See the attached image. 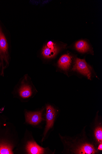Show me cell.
<instances>
[{
	"mask_svg": "<svg viewBox=\"0 0 102 154\" xmlns=\"http://www.w3.org/2000/svg\"><path fill=\"white\" fill-rule=\"evenodd\" d=\"M0 59L2 63L1 75H4V69L9 64V45L7 40L0 25Z\"/></svg>",
	"mask_w": 102,
	"mask_h": 154,
	"instance_id": "1",
	"label": "cell"
},
{
	"mask_svg": "<svg viewBox=\"0 0 102 154\" xmlns=\"http://www.w3.org/2000/svg\"><path fill=\"white\" fill-rule=\"evenodd\" d=\"M73 70L78 71L89 79H91V68L84 60L77 58Z\"/></svg>",
	"mask_w": 102,
	"mask_h": 154,
	"instance_id": "2",
	"label": "cell"
},
{
	"mask_svg": "<svg viewBox=\"0 0 102 154\" xmlns=\"http://www.w3.org/2000/svg\"><path fill=\"white\" fill-rule=\"evenodd\" d=\"M59 49L55 44L52 41L48 42L43 48L42 54L45 58L50 59L54 57L57 53Z\"/></svg>",
	"mask_w": 102,
	"mask_h": 154,
	"instance_id": "3",
	"label": "cell"
},
{
	"mask_svg": "<svg viewBox=\"0 0 102 154\" xmlns=\"http://www.w3.org/2000/svg\"><path fill=\"white\" fill-rule=\"evenodd\" d=\"M56 111L51 106L46 107L47 125L44 134L45 136L49 129L53 126Z\"/></svg>",
	"mask_w": 102,
	"mask_h": 154,
	"instance_id": "4",
	"label": "cell"
},
{
	"mask_svg": "<svg viewBox=\"0 0 102 154\" xmlns=\"http://www.w3.org/2000/svg\"><path fill=\"white\" fill-rule=\"evenodd\" d=\"M42 111L35 112H27L26 114V121L30 124L36 125L42 120Z\"/></svg>",
	"mask_w": 102,
	"mask_h": 154,
	"instance_id": "5",
	"label": "cell"
},
{
	"mask_svg": "<svg viewBox=\"0 0 102 154\" xmlns=\"http://www.w3.org/2000/svg\"><path fill=\"white\" fill-rule=\"evenodd\" d=\"M26 149L29 154H43L45 152L44 149L38 146L34 142H28L27 146Z\"/></svg>",
	"mask_w": 102,
	"mask_h": 154,
	"instance_id": "6",
	"label": "cell"
},
{
	"mask_svg": "<svg viewBox=\"0 0 102 154\" xmlns=\"http://www.w3.org/2000/svg\"><path fill=\"white\" fill-rule=\"evenodd\" d=\"M97 152V151L93 146L86 144L77 149L75 153L80 154H93Z\"/></svg>",
	"mask_w": 102,
	"mask_h": 154,
	"instance_id": "7",
	"label": "cell"
},
{
	"mask_svg": "<svg viewBox=\"0 0 102 154\" xmlns=\"http://www.w3.org/2000/svg\"><path fill=\"white\" fill-rule=\"evenodd\" d=\"M71 62V57L68 54H65L62 56L58 62L59 66L64 70L69 68Z\"/></svg>",
	"mask_w": 102,
	"mask_h": 154,
	"instance_id": "8",
	"label": "cell"
},
{
	"mask_svg": "<svg viewBox=\"0 0 102 154\" xmlns=\"http://www.w3.org/2000/svg\"><path fill=\"white\" fill-rule=\"evenodd\" d=\"M75 47L78 51L82 53L88 51L89 49L88 44L83 40L78 41L76 44Z\"/></svg>",
	"mask_w": 102,
	"mask_h": 154,
	"instance_id": "9",
	"label": "cell"
},
{
	"mask_svg": "<svg viewBox=\"0 0 102 154\" xmlns=\"http://www.w3.org/2000/svg\"><path fill=\"white\" fill-rule=\"evenodd\" d=\"M20 94L24 98H27L30 97L32 94L31 88L29 86H24L20 89Z\"/></svg>",
	"mask_w": 102,
	"mask_h": 154,
	"instance_id": "10",
	"label": "cell"
},
{
	"mask_svg": "<svg viewBox=\"0 0 102 154\" xmlns=\"http://www.w3.org/2000/svg\"><path fill=\"white\" fill-rule=\"evenodd\" d=\"M13 154L11 148L9 146L0 145V154Z\"/></svg>",
	"mask_w": 102,
	"mask_h": 154,
	"instance_id": "11",
	"label": "cell"
},
{
	"mask_svg": "<svg viewBox=\"0 0 102 154\" xmlns=\"http://www.w3.org/2000/svg\"><path fill=\"white\" fill-rule=\"evenodd\" d=\"M95 134L97 141L99 143L102 142V128L101 127L97 128L95 131Z\"/></svg>",
	"mask_w": 102,
	"mask_h": 154,
	"instance_id": "12",
	"label": "cell"
},
{
	"mask_svg": "<svg viewBox=\"0 0 102 154\" xmlns=\"http://www.w3.org/2000/svg\"><path fill=\"white\" fill-rule=\"evenodd\" d=\"M102 143H101V144L99 145L98 148V149L99 150H102Z\"/></svg>",
	"mask_w": 102,
	"mask_h": 154,
	"instance_id": "13",
	"label": "cell"
},
{
	"mask_svg": "<svg viewBox=\"0 0 102 154\" xmlns=\"http://www.w3.org/2000/svg\"><path fill=\"white\" fill-rule=\"evenodd\" d=\"M0 60H1V59H0ZM1 60H0V66H1V65H2V63H1Z\"/></svg>",
	"mask_w": 102,
	"mask_h": 154,
	"instance_id": "14",
	"label": "cell"
}]
</instances>
